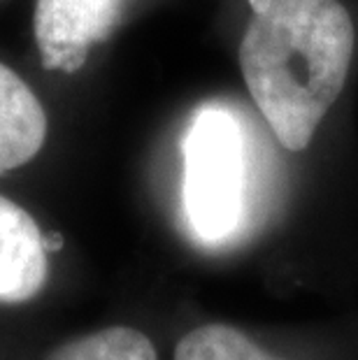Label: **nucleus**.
<instances>
[{
    "mask_svg": "<svg viewBox=\"0 0 358 360\" xmlns=\"http://www.w3.org/2000/svg\"><path fill=\"white\" fill-rule=\"evenodd\" d=\"M174 360H275L233 326L210 323L186 333L174 349Z\"/></svg>",
    "mask_w": 358,
    "mask_h": 360,
    "instance_id": "obj_7",
    "label": "nucleus"
},
{
    "mask_svg": "<svg viewBox=\"0 0 358 360\" xmlns=\"http://www.w3.org/2000/svg\"><path fill=\"white\" fill-rule=\"evenodd\" d=\"M42 244H44V249H47V254L49 251H58L60 247H63V237L60 235H42Z\"/></svg>",
    "mask_w": 358,
    "mask_h": 360,
    "instance_id": "obj_8",
    "label": "nucleus"
},
{
    "mask_svg": "<svg viewBox=\"0 0 358 360\" xmlns=\"http://www.w3.org/2000/svg\"><path fill=\"white\" fill-rule=\"evenodd\" d=\"M49 274L47 249L35 219L0 195V302H28L44 288Z\"/></svg>",
    "mask_w": 358,
    "mask_h": 360,
    "instance_id": "obj_4",
    "label": "nucleus"
},
{
    "mask_svg": "<svg viewBox=\"0 0 358 360\" xmlns=\"http://www.w3.org/2000/svg\"><path fill=\"white\" fill-rule=\"evenodd\" d=\"M128 0H37L35 42L47 70L77 72L89 49L105 42Z\"/></svg>",
    "mask_w": 358,
    "mask_h": 360,
    "instance_id": "obj_3",
    "label": "nucleus"
},
{
    "mask_svg": "<svg viewBox=\"0 0 358 360\" xmlns=\"http://www.w3.org/2000/svg\"><path fill=\"white\" fill-rule=\"evenodd\" d=\"M242 77L286 149L300 151L345 89L354 24L338 0H251Z\"/></svg>",
    "mask_w": 358,
    "mask_h": 360,
    "instance_id": "obj_1",
    "label": "nucleus"
},
{
    "mask_svg": "<svg viewBox=\"0 0 358 360\" xmlns=\"http://www.w3.org/2000/svg\"><path fill=\"white\" fill-rule=\"evenodd\" d=\"M47 137V114L33 89L0 63V174L26 165Z\"/></svg>",
    "mask_w": 358,
    "mask_h": 360,
    "instance_id": "obj_5",
    "label": "nucleus"
},
{
    "mask_svg": "<svg viewBox=\"0 0 358 360\" xmlns=\"http://www.w3.org/2000/svg\"><path fill=\"white\" fill-rule=\"evenodd\" d=\"M44 360H158L156 349L144 333L114 326L65 342Z\"/></svg>",
    "mask_w": 358,
    "mask_h": 360,
    "instance_id": "obj_6",
    "label": "nucleus"
},
{
    "mask_svg": "<svg viewBox=\"0 0 358 360\" xmlns=\"http://www.w3.org/2000/svg\"><path fill=\"white\" fill-rule=\"evenodd\" d=\"M245 137L224 107H203L184 137V212L203 242H221L240 224Z\"/></svg>",
    "mask_w": 358,
    "mask_h": 360,
    "instance_id": "obj_2",
    "label": "nucleus"
}]
</instances>
